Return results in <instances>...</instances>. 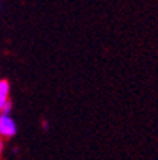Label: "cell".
Wrapping results in <instances>:
<instances>
[{
	"mask_svg": "<svg viewBox=\"0 0 158 160\" xmlns=\"http://www.w3.org/2000/svg\"><path fill=\"white\" fill-rule=\"evenodd\" d=\"M17 134V124L10 114L0 113V139H12Z\"/></svg>",
	"mask_w": 158,
	"mask_h": 160,
	"instance_id": "1",
	"label": "cell"
},
{
	"mask_svg": "<svg viewBox=\"0 0 158 160\" xmlns=\"http://www.w3.org/2000/svg\"><path fill=\"white\" fill-rule=\"evenodd\" d=\"M3 152H4V140L0 139V156L3 154Z\"/></svg>",
	"mask_w": 158,
	"mask_h": 160,
	"instance_id": "5",
	"label": "cell"
},
{
	"mask_svg": "<svg viewBox=\"0 0 158 160\" xmlns=\"http://www.w3.org/2000/svg\"><path fill=\"white\" fill-rule=\"evenodd\" d=\"M12 107H13V104H12V102H7L6 106L3 107V110H2V114H10V112H12Z\"/></svg>",
	"mask_w": 158,
	"mask_h": 160,
	"instance_id": "3",
	"label": "cell"
},
{
	"mask_svg": "<svg viewBox=\"0 0 158 160\" xmlns=\"http://www.w3.org/2000/svg\"><path fill=\"white\" fill-rule=\"evenodd\" d=\"M7 102H9V97H4L0 94V113H2V110H3V107L6 106Z\"/></svg>",
	"mask_w": 158,
	"mask_h": 160,
	"instance_id": "4",
	"label": "cell"
},
{
	"mask_svg": "<svg viewBox=\"0 0 158 160\" xmlns=\"http://www.w3.org/2000/svg\"><path fill=\"white\" fill-rule=\"evenodd\" d=\"M43 129H49V123L47 122H43Z\"/></svg>",
	"mask_w": 158,
	"mask_h": 160,
	"instance_id": "6",
	"label": "cell"
},
{
	"mask_svg": "<svg viewBox=\"0 0 158 160\" xmlns=\"http://www.w3.org/2000/svg\"><path fill=\"white\" fill-rule=\"evenodd\" d=\"M0 94L4 97H9L10 94V83L6 79H0Z\"/></svg>",
	"mask_w": 158,
	"mask_h": 160,
	"instance_id": "2",
	"label": "cell"
}]
</instances>
